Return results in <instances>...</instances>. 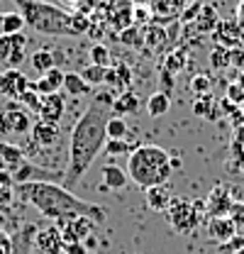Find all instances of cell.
<instances>
[{
	"mask_svg": "<svg viewBox=\"0 0 244 254\" xmlns=\"http://www.w3.org/2000/svg\"><path fill=\"white\" fill-rule=\"evenodd\" d=\"M115 95L113 91H100L93 95L91 105L83 110L78 123L71 129V144H68V166L63 171V189L73 190V186L86 176L98 154L108 144V120L113 113Z\"/></svg>",
	"mask_w": 244,
	"mask_h": 254,
	"instance_id": "6da1fadb",
	"label": "cell"
},
{
	"mask_svg": "<svg viewBox=\"0 0 244 254\" xmlns=\"http://www.w3.org/2000/svg\"><path fill=\"white\" fill-rule=\"evenodd\" d=\"M15 190L30 203L34 205L44 218L59 222L66 218H76V215H86L95 220L98 225L105 222L108 218V210L103 205H95V203H86L81 198H76L73 193L63 186H57L54 181H32V184H17Z\"/></svg>",
	"mask_w": 244,
	"mask_h": 254,
	"instance_id": "7a4b0ae2",
	"label": "cell"
},
{
	"mask_svg": "<svg viewBox=\"0 0 244 254\" xmlns=\"http://www.w3.org/2000/svg\"><path fill=\"white\" fill-rule=\"evenodd\" d=\"M171 157L166 149L156 144H142L127 157V176L132 184L139 189H154V186H166L171 179Z\"/></svg>",
	"mask_w": 244,
	"mask_h": 254,
	"instance_id": "3957f363",
	"label": "cell"
},
{
	"mask_svg": "<svg viewBox=\"0 0 244 254\" xmlns=\"http://www.w3.org/2000/svg\"><path fill=\"white\" fill-rule=\"evenodd\" d=\"M15 5L32 30L49 37H76L71 22L73 12H66L63 7L44 0H15Z\"/></svg>",
	"mask_w": 244,
	"mask_h": 254,
	"instance_id": "277c9868",
	"label": "cell"
},
{
	"mask_svg": "<svg viewBox=\"0 0 244 254\" xmlns=\"http://www.w3.org/2000/svg\"><path fill=\"white\" fill-rule=\"evenodd\" d=\"M200 210H205V203H193L188 198L174 195L166 213V220L174 227V232L179 235H190L198 225H200Z\"/></svg>",
	"mask_w": 244,
	"mask_h": 254,
	"instance_id": "5b68a950",
	"label": "cell"
},
{
	"mask_svg": "<svg viewBox=\"0 0 244 254\" xmlns=\"http://www.w3.org/2000/svg\"><path fill=\"white\" fill-rule=\"evenodd\" d=\"M95 225L98 222L86 218V215H76V218H66V220L57 222L61 237H63V245H68V242H86L93 235Z\"/></svg>",
	"mask_w": 244,
	"mask_h": 254,
	"instance_id": "8992f818",
	"label": "cell"
},
{
	"mask_svg": "<svg viewBox=\"0 0 244 254\" xmlns=\"http://www.w3.org/2000/svg\"><path fill=\"white\" fill-rule=\"evenodd\" d=\"M215 44L225 47V49H235V47H242V22L235 17V20H220V25L213 32Z\"/></svg>",
	"mask_w": 244,
	"mask_h": 254,
	"instance_id": "52a82bcc",
	"label": "cell"
},
{
	"mask_svg": "<svg viewBox=\"0 0 244 254\" xmlns=\"http://www.w3.org/2000/svg\"><path fill=\"white\" fill-rule=\"evenodd\" d=\"M32 86V81L20 71V68H7L0 73V95L5 98H20L27 88Z\"/></svg>",
	"mask_w": 244,
	"mask_h": 254,
	"instance_id": "ba28073f",
	"label": "cell"
},
{
	"mask_svg": "<svg viewBox=\"0 0 244 254\" xmlns=\"http://www.w3.org/2000/svg\"><path fill=\"white\" fill-rule=\"evenodd\" d=\"M232 205H235V200H232V195H230V189L222 186V184L215 186V189L208 193V198H205V213H208L210 218H225V215H230Z\"/></svg>",
	"mask_w": 244,
	"mask_h": 254,
	"instance_id": "9c48e42d",
	"label": "cell"
},
{
	"mask_svg": "<svg viewBox=\"0 0 244 254\" xmlns=\"http://www.w3.org/2000/svg\"><path fill=\"white\" fill-rule=\"evenodd\" d=\"M105 83L113 88V95L132 91V68L122 62L108 66V71H105Z\"/></svg>",
	"mask_w": 244,
	"mask_h": 254,
	"instance_id": "30bf717a",
	"label": "cell"
},
{
	"mask_svg": "<svg viewBox=\"0 0 244 254\" xmlns=\"http://www.w3.org/2000/svg\"><path fill=\"white\" fill-rule=\"evenodd\" d=\"M34 245L42 254H63V237H61L57 225L39 230L37 237H34Z\"/></svg>",
	"mask_w": 244,
	"mask_h": 254,
	"instance_id": "8fae6325",
	"label": "cell"
},
{
	"mask_svg": "<svg viewBox=\"0 0 244 254\" xmlns=\"http://www.w3.org/2000/svg\"><path fill=\"white\" fill-rule=\"evenodd\" d=\"M2 113H5V118H7V123H10L12 134H25V132H32L30 113H27L20 103H7V105L2 108Z\"/></svg>",
	"mask_w": 244,
	"mask_h": 254,
	"instance_id": "7c38bea8",
	"label": "cell"
},
{
	"mask_svg": "<svg viewBox=\"0 0 244 254\" xmlns=\"http://www.w3.org/2000/svg\"><path fill=\"white\" fill-rule=\"evenodd\" d=\"M32 142L42 149H49L59 142V125L47 123V120H37L32 125Z\"/></svg>",
	"mask_w": 244,
	"mask_h": 254,
	"instance_id": "4fadbf2b",
	"label": "cell"
},
{
	"mask_svg": "<svg viewBox=\"0 0 244 254\" xmlns=\"http://www.w3.org/2000/svg\"><path fill=\"white\" fill-rule=\"evenodd\" d=\"M66 113V100L61 93H52V95H44L42 100V110H39V120H47V123H54L59 125L61 118Z\"/></svg>",
	"mask_w": 244,
	"mask_h": 254,
	"instance_id": "5bb4252c",
	"label": "cell"
},
{
	"mask_svg": "<svg viewBox=\"0 0 244 254\" xmlns=\"http://www.w3.org/2000/svg\"><path fill=\"white\" fill-rule=\"evenodd\" d=\"M208 235L222 245V242H230L232 237H237L240 235V227L235 225V220L230 215H225V218H210V222H208Z\"/></svg>",
	"mask_w": 244,
	"mask_h": 254,
	"instance_id": "9a60e30c",
	"label": "cell"
},
{
	"mask_svg": "<svg viewBox=\"0 0 244 254\" xmlns=\"http://www.w3.org/2000/svg\"><path fill=\"white\" fill-rule=\"evenodd\" d=\"M63 78H66V73L61 71V68H52V71H47V73H42V78L39 81H34L30 88H34L39 95H52V93H59L61 88H63Z\"/></svg>",
	"mask_w": 244,
	"mask_h": 254,
	"instance_id": "2e32d148",
	"label": "cell"
},
{
	"mask_svg": "<svg viewBox=\"0 0 244 254\" xmlns=\"http://www.w3.org/2000/svg\"><path fill=\"white\" fill-rule=\"evenodd\" d=\"M217 25H220V15H217V10H215L213 5H203L200 15H198L195 22H193V30L198 32V34H213Z\"/></svg>",
	"mask_w": 244,
	"mask_h": 254,
	"instance_id": "e0dca14e",
	"label": "cell"
},
{
	"mask_svg": "<svg viewBox=\"0 0 244 254\" xmlns=\"http://www.w3.org/2000/svg\"><path fill=\"white\" fill-rule=\"evenodd\" d=\"M129 184V176H127V171H122L120 166H115V164H108V166H103V186L105 189H113V190H122L124 186Z\"/></svg>",
	"mask_w": 244,
	"mask_h": 254,
	"instance_id": "ac0fdd59",
	"label": "cell"
},
{
	"mask_svg": "<svg viewBox=\"0 0 244 254\" xmlns=\"http://www.w3.org/2000/svg\"><path fill=\"white\" fill-rule=\"evenodd\" d=\"M0 161H2V166L7 169V174L12 176V171H17L20 164L25 161V154H22L17 147H12V144L0 142Z\"/></svg>",
	"mask_w": 244,
	"mask_h": 254,
	"instance_id": "d6986e66",
	"label": "cell"
},
{
	"mask_svg": "<svg viewBox=\"0 0 244 254\" xmlns=\"http://www.w3.org/2000/svg\"><path fill=\"white\" fill-rule=\"evenodd\" d=\"M139 110V98L134 91H127V93L115 95V103H113V113L115 115H129V113H137Z\"/></svg>",
	"mask_w": 244,
	"mask_h": 254,
	"instance_id": "ffe728a7",
	"label": "cell"
},
{
	"mask_svg": "<svg viewBox=\"0 0 244 254\" xmlns=\"http://www.w3.org/2000/svg\"><path fill=\"white\" fill-rule=\"evenodd\" d=\"M169 110H171V98H169V93L156 91V93H152L147 98V113L152 118H164Z\"/></svg>",
	"mask_w": 244,
	"mask_h": 254,
	"instance_id": "44dd1931",
	"label": "cell"
},
{
	"mask_svg": "<svg viewBox=\"0 0 244 254\" xmlns=\"http://www.w3.org/2000/svg\"><path fill=\"white\" fill-rule=\"evenodd\" d=\"M171 190L166 189V186H154V189H147V203H149V208L152 210H159V213H164L166 208H169V203H171Z\"/></svg>",
	"mask_w": 244,
	"mask_h": 254,
	"instance_id": "7402d4cb",
	"label": "cell"
},
{
	"mask_svg": "<svg viewBox=\"0 0 244 254\" xmlns=\"http://www.w3.org/2000/svg\"><path fill=\"white\" fill-rule=\"evenodd\" d=\"M193 115H195V118H203V120H215V118H217V108H215L213 93H203L195 98V103H193Z\"/></svg>",
	"mask_w": 244,
	"mask_h": 254,
	"instance_id": "603a6c76",
	"label": "cell"
},
{
	"mask_svg": "<svg viewBox=\"0 0 244 254\" xmlns=\"http://www.w3.org/2000/svg\"><path fill=\"white\" fill-rule=\"evenodd\" d=\"M63 91L76 98V95H88L93 91V86H88V83L83 81L81 73H73V71H71V73H66V78H63Z\"/></svg>",
	"mask_w": 244,
	"mask_h": 254,
	"instance_id": "cb8c5ba5",
	"label": "cell"
},
{
	"mask_svg": "<svg viewBox=\"0 0 244 254\" xmlns=\"http://www.w3.org/2000/svg\"><path fill=\"white\" fill-rule=\"evenodd\" d=\"M118 42L124 44V47L139 49V47H144V32H142L139 25H129V27H124L122 32H118Z\"/></svg>",
	"mask_w": 244,
	"mask_h": 254,
	"instance_id": "d4e9b609",
	"label": "cell"
},
{
	"mask_svg": "<svg viewBox=\"0 0 244 254\" xmlns=\"http://www.w3.org/2000/svg\"><path fill=\"white\" fill-rule=\"evenodd\" d=\"M32 68L37 71V73H47V71H52L57 64H54V52H49V49H39V52H34L32 54Z\"/></svg>",
	"mask_w": 244,
	"mask_h": 254,
	"instance_id": "484cf974",
	"label": "cell"
},
{
	"mask_svg": "<svg viewBox=\"0 0 244 254\" xmlns=\"http://www.w3.org/2000/svg\"><path fill=\"white\" fill-rule=\"evenodd\" d=\"M27 22H25V17L20 15V10H15V12H2V34H17V32H22Z\"/></svg>",
	"mask_w": 244,
	"mask_h": 254,
	"instance_id": "4316f807",
	"label": "cell"
},
{
	"mask_svg": "<svg viewBox=\"0 0 244 254\" xmlns=\"http://www.w3.org/2000/svg\"><path fill=\"white\" fill-rule=\"evenodd\" d=\"M185 57H188V54H185L183 47L181 49H174V52L166 54V59H164V64H161V68H166V71H171V73L176 76L183 66H185Z\"/></svg>",
	"mask_w": 244,
	"mask_h": 254,
	"instance_id": "83f0119b",
	"label": "cell"
},
{
	"mask_svg": "<svg viewBox=\"0 0 244 254\" xmlns=\"http://www.w3.org/2000/svg\"><path fill=\"white\" fill-rule=\"evenodd\" d=\"M166 37H169V32L164 30L161 25H154V27H149V30L144 32V47H149V49H161L164 42H166Z\"/></svg>",
	"mask_w": 244,
	"mask_h": 254,
	"instance_id": "f1b7e54d",
	"label": "cell"
},
{
	"mask_svg": "<svg viewBox=\"0 0 244 254\" xmlns=\"http://www.w3.org/2000/svg\"><path fill=\"white\" fill-rule=\"evenodd\" d=\"M105 66H95V64H88L83 71H81V76H83V81L88 83V86H100V83H105Z\"/></svg>",
	"mask_w": 244,
	"mask_h": 254,
	"instance_id": "f546056e",
	"label": "cell"
},
{
	"mask_svg": "<svg viewBox=\"0 0 244 254\" xmlns=\"http://www.w3.org/2000/svg\"><path fill=\"white\" fill-rule=\"evenodd\" d=\"M210 66H213L215 71H225L230 66V49L215 44L213 49H210Z\"/></svg>",
	"mask_w": 244,
	"mask_h": 254,
	"instance_id": "4dcf8cb0",
	"label": "cell"
},
{
	"mask_svg": "<svg viewBox=\"0 0 244 254\" xmlns=\"http://www.w3.org/2000/svg\"><path fill=\"white\" fill-rule=\"evenodd\" d=\"M42 100H44V95H39L34 88H27L25 93L17 98L20 105H25L30 113H37V115H39V110H42Z\"/></svg>",
	"mask_w": 244,
	"mask_h": 254,
	"instance_id": "1f68e13d",
	"label": "cell"
},
{
	"mask_svg": "<svg viewBox=\"0 0 244 254\" xmlns=\"http://www.w3.org/2000/svg\"><path fill=\"white\" fill-rule=\"evenodd\" d=\"M127 132H129V127L124 123V118L113 115V118L108 120V139H124Z\"/></svg>",
	"mask_w": 244,
	"mask_h": 254,
	"instance_id": "d6a6232c",
	"label": "cell"
},
{
	"mask_svg": "<svg viewBox=\"0 0 244 254\" xmlns=\"http://www.w3.org/2000/svg\"><path fill=\"white\" fill-rule=\"evenodd\" d=\"M91 64L95 66H113V59H110V49L105 44H93L91 47Z\"/></svg>",
	"mask_w": 244,
	"mask_h": 254,
	"instance_id": "836d02e7",
	"label": "cell"
},
{
	"mask_svg": "<svg viewBox=\"0 0 244 254\" xmlns=\"http://www.w3.org/2000/svg\"><path fill=\"white\" fill-rule=\"evenodd\" d=\"M137 147L134 144H129V142H124V139H108V144H105V152L113 157V154H132Z\"/></svg>",
	"mask_w": 244,
	"mask_h": 254,
	"instance_id": "e575fe53",
	"label": "cell"
},
{
	"mask_svg": "<svg viewBox=\"0 0 244 254\" xmlns=\"http://www.w3.org/2000/svg\"><path fill=\"white\" fill-rule=\"evenodd\" d=\"M190 88H193V93L195 95L210 93V76H208V73H198V76H193Z\"/></svg>",
	"mask_w": 244,
	"mask_h": 254,
	"instance_id": "d590c367",
	"label": "cell"
},
{
	"mask_svg": "<svg viewBox=\"0 0 244 254\" xmlns=\"http://www.w3.org/2000/svg\"><path fill=\"white\" fill-rule=\"evenodd\" d=\"M203 5H205L203 0H193V5L183 10V12H181V17H179V20H181V22H190V25H193V22H195V17L200 15Z\"/></svg>",
	"mask_w": 244,
	"mask_h": 254,
	"instance_id": "8d00e7d4",
	"label": "cell"
},
{
	"mask_svg": "<svg viewBox=\"0 0 244 254\" xmlns=\"http://www.w3.org/2000/svg\"><path fill=\"white\" fill-rule=\"evenodd\" d=\"M227 100H230L232 105H242L244 103V88L240 83H230V86H227Z\"/></svg>",
	"mask_w": 244,
	"mask_h": 254,
	"instance_id": "74e56055",
	"label": "cell"
},
{
	"mask_svg": "<svg viewBox=\"0 0 244 254\" xmlns=\"http://www.w3.org/2000/svg\"><path fill=\"white\" fill-rule=\"evenodd\" d=\"M244 247V237L242 235H237V237H232L230 242H222L220 245V252L222 254H235V252H240Z\"/></svg>",
	"mask_w": 244,
	"mask_h": 254,
	"instance_id": "f35d334b",
	"label": "cell"
},
{
	"mask_svg": "<svg viewBox=\"0 0 244 254\" xmlns=\"http://www.w3.org/2000/svg\"><path fill=\"white\" fill-rule=\"evenodd\" d=\"M12 52H15L12 37H10V34H2V37H0V62H7Z\"/></svg>",
	"mask_w": 244,
	"mask_h": 254,
	"instance_id": "ab89813d",
	"label": "cell"
},
{
	"mask_svg": "<svg viewBox=\"0 0 244 254\" xmlns=\"http://www.w3.org/2000/svg\"><path fill=\"white\" fill-rule=\"evenodd\" d=\"M230 66L237 68V71H244V47L230 49Z\"/></svg>",
	"mask_w": 244,
	"mask_h": 254,
	"instance_id": "60d3db41",
	"label": "cell"
},
{
	"mask_svg": "<svg viewBox=\"0 0 244 254\" xmlns=\"http://www.w3.org/2000/svg\"><path fill=\"white\" fill-rule=\"evenodd\" d=\"M71 22H73V32H76V34H83V32L91 27V20H88L83 12H73V20H71Z\"/></svg>",
	"mask_w": 244,
	"mask_h": 254,
	"instance_id": "b9f144b4",
	"label": "cell"
},
{
	"mask_svg": "<svg viewBox=\"0 0 244 254\" xmlns=\"http://www.w3.org/2000/svg\"><path fill=\"white\" fill-rule=\"evenodd\" d=\"M230 218L235 220V225H237V227H244V203H235V205H232Z\"/></svg>",
	"mask_w": 244,
	"mask_h": 254,
	"instance_id": "7bdbcfd3",
	"label": "cell"
},
{
	"mask_svg": "<svg viewBox=\"0 0 244 254\" xmlns=\"http://www.w3.org/2000/svg\"><path fill=\"white\" fill-rule=\"evenodd\" d=\"M63 254H91V252L86 250L83 242H68V245H63Z\"/></svg>",
	"mask_w": 244,
	"mask_h": 254,
	"instance_id": "ee69618b",
	"label": "cell"
},
{
	"mask_svg": "<svg viewBox=\"0 0 244 254\" xmlns=\"http://www.w3.org/2000/svg\"><path fill=\"white\" fill-rule=\"evenodd\" d=\"M171 88H174V73L166 71V68H161V91L169 93Z\"/></svg>",
	"mask_w": 244,
	"mask_h": 254,
	"instance_id": "f6af8a7d",
	"label": "cell"
},
{
	"mask_svg": "<svg viewBox=\"0 0 244 254\" xmlns=\"http://www.w3.org/2000/svg\"><path fill=\"white\" fill-rule=\"evenodd\" d=\"M22 62H25V49H15V52L10 54V59H7L10 68H17V66H20Z\"/></svg>",
	"mask_w": 244,
	"mask_h": 254,
	"instance_id": "bcb514c9",
	"label": "cell"
},
{
	"mask_svg": "<svg viewBox=\"0 0 244 254\" xmlns=\"http://www.w3.org/2000/svg\"><path fill=\"white\" fill-rule=\"evenodd\" d=\"M10 134H12V129H10V123H7L5 113L0 110V137H10Z\"/></svg>",
	"mask_w": 244,
	"mask_h": 254,
	"instance_id": "7dc6e473",
	"label": "cell"
},
{
	"mask_svg": "<svg viewBox=\"0 0 244 254\" xmlns=\"http://www.w3.org/2000/svg\"><path fill=\"white\" fill-rule=\"evenodd\" d=\"M134 15H137V25H144V22L152 17V10H147V7H137Z\"/></svg>",
	"mask_w": 244,
	"mask_h": 254,
	"instance_id": "c3c4849f",
	"label": "cell"
},
{
	"mask_svg": "<svg viewBox=\"0 0 244 254\" xmlns=\"http://www.w3.org/2000/svg\"><path fill=\"white\" fill-rule=\"evenodd\" d=\"M0 247H2V250H7V252L12 250V240H10L5 232H0Z\"/></svg>",
	"mask_w": 244,
	"mask_h": 254,
	"instance_id": "681fc988",
	"label": "cell"
},
{
	"mask_svg": "<svg viewBox=\"0 0 244 254\" xmlns=\"http://www.w3.org/2000/svg\"><path fill=\"white\" fill-rule=\"evenodd\" d=\"M83 245H86V250H88V252H95V245H98V240H95V237L91 235V237H88Z\"/></svg>",
	"mask_w": 244,
	"mask_h": 254,
	"instance_id": "f907efd6",
	"label": "cell"
},
{
	"mask_svg": "<svg viewBox=\"0 0 244 254\" xmlns=\"http://www.w3.org/2000/svg\"><path fill=\"white\" fill-rule=\"evenodd\" d=\"M237 20H240V22H244V0L240 2V7H237Z\"/></svg>",
	"mask_w": 244,
	"mask_h": 254,
	"instance_id": "816d5d0a",
	"label": "cell"
},
{
	"mask_svg": "<svg viewBox=\"0 0 244 254\" xmlns=\"http://www.w3.org/2000/svg\"><path fill=\"white\" fill-rule=\"evenodd\" d=\"M171 166H174V169H179V166H181V159H179V157L171 159Z\"/></svg>",
	"mask_w": 244,
	"mask_h": 254,
	"instance_id": "f5cc1de1",
	"label": "cell"
},
{
	"mask_svg": "<svg viewBox=\"0 0 244 254\" xmlns=\"http://www.w3.org/2000/svg\"><path fill=\"white\" fill-rule=\"evenodd\" d=\"M0 37H2V12H0Z\"/></svg>",
	"mask_w": 244,
	"mask_h": 254,
	"instance_id": "db71d44e",
	"label": "cell"
},
{
	"mask_svg": "<svg viewBox=\"0 0 244 254\" xmlns=\"http://www.w3.org/2000/svg\"><path fill=\"white\" fill-rule=\"evenodd\" d=\"M240 86H242V88H244V73H242V76H240Z\"/></svg>",
	"mask_w": 244,
	"mask_h": 254,
	"instance_id": "11a10c76",
	"label": "cell"
},
{
	"mask_svg": "<svg viewBox=\"0 0 244 254\" xmlns=\"http://www.w3.org/2000/svg\"><path fill=\"white\" fill-rule=\"evenodd\" d=\"M0 254H10V252H7V250H2V247H0Z\"/></svg>",
	"mask_w": 244,
	"mask_h": 254,
	"instance_id": "9f6ffc18",
	"label": "cell"
},
{
	"mask_svg": "<svg viewBox=\"0 0 244 254\" xmlns=\"http://www.w3.org/2000/svg\"><path fill=\"white\" fill-rule=\"evenodd\" d=\"M66 2H73V5H76V2H78V0H66Z\"/></svg>",
	"mask_w": 244,
	"mask_h": 254,
	"instance_id": "6f0895ef",
	"label": "cell"
},
{
	"mask_svg": "<svg viewBox=\"0 0 244 254\" xmlns=\"http://www.w3.org/2000/svg\"><path fill=\"white\" fill-rule=\"evenodd\" d=\"M235 254H244V247H242V250H240V252H235Z\"/></svg>",
	"mask_w": 244,
	"mask_h": 254,
	"instance_id": "680465c9",
	"label": "cell"
},
{
	"mask_svg": "<svg viewBox=\"0 0 244 254\" xmlns=\"http://www.w3.org/2000/svg\"><path fill=\"white\" fill-rule=\"evenodd\" d=\"M93 254H95V252H93Z\"/></svg>",
	"mask_w": 244,
	"mask_h": 254,
	"instance_id": "91938a15",
	"label": "cell"
}]
</instances>
